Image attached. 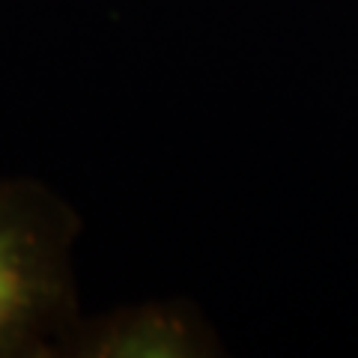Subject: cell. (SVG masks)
Here are the masks:
<instances>
[{"label":"cell","mask_w":358,"mask_h":358,"mask_svg":"<svg viewBox=\"0 0 358 358\" xmlns=\"http://www.w3.org/2000/svg\"><path fill=\"white\" fill-rule=\"evenodd\" d=\"M75 212L36 182H0V358L69 355Z\"/></svg>","instance_id":"6da1fadb"},{"label":"cell","mask_w":358,"mask_h":358,"mask_svg":"<svg viewBox=\"0 0 358 358\" xmlns=\"http://www.w3.org/2000/svg\"><path fill=\"white\" fill-rule=\"evenodd\" d=\"M69 355L87 358H209L221 343L188 301H143L81 320Z\"/></svg>","instance_id":"7a4b0ae2"}]
</instances>
